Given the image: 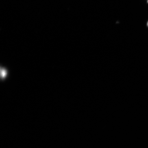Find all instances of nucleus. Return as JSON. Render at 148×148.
<instances>
[{
	"mask_svg": "<svg viewBox=\"0 0 148 148\" xmlns=\"http://www.w3.org/2000/svg\"><path fill=\"white\" fill-rule=\"evenodd\" d=\"M8 74V71L6 69L3 67H1V80H4L6 78Z\"/></svg>",
	"mask_w": 148,
	"mask_h": 148,
	"instance_id": "obj_1",
	"label": "nucleus"
},
{
	"mask_svg": "<svg viewBox=\"0 0 148 148\" xmlns=\"http://www.w3.org/2000/svg\"><path fill=\"white\" fill-rule=\"evenodd\" d=\"M147 25L148 27V23H147Z\"/></svg>",
	"mask_w": 148,
	"mask_h": 148,
	"instance_id": "obj_2",
	"label": "nucleus"
},
{
	"mask_svg": "<svg viewBox=\"0 0 148 148\" xmlns=\"http://www.w3.org/2000/svg\"><path fill=\"white\" fill-rule=\"evenodd\" d=\"M147 3H148V1H147Z\"/></svg>",
	"mask_w": 148,
	"mask_h": 148,
	"instance_id": "obj_3",
	"label": "nucleus"
}]
</instances>
